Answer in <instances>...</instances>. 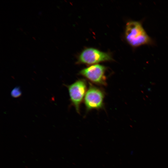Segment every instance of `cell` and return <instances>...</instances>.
<instances>
[{
  "label": "cell",
  "mask_w": 168,
  "mask_h": 168,
  "mask_svg": "<svg viewBox=\"0 0 168 168\" xmlns=\"http://www.w3.org/2000/svg\"><path fill=\"white\" fill-rule=\"evenodd\" d=\"M125 37L128 43L134 48L154 44L153 40L144 28L142 22L139 21H130L127 23Z\"/></svg>",
  "instance_id": "cell-1"
},
{
  "label": "cell",
  "mask_w": 168,
  "mask_h": 168,
  "mask_svg": "<svg viewBox=\"0 0 168 168\" xmlns=\"http://www.w3.org/2000/svg\"><path fill=\"white\" fill-rule=\"evenodd\" d=\"M89 87L84 99L87 112L100 110L104 107L105 94L102 89L89 83Z\"/></svg>",
  "instance_id": "cell-2"
},
{
  "label": "cell",
  "mask_w": 168,
  "mask_h": 168,
  "mask_svg": "<svg viewBox=\"0 0 168 168\" xmlns=\"http://www.w3.org/2000/svg\"><path fill=\"white\" fill-rule=\"evenodd\" d=\"M87 84L84 79H79L70 85H67L72 105L77 113H80V105L87 91Z\"/></svg>",
  "instance_id": "cell-3"
},
{
  "label": "cell",
  "mask_w": 168,
  "mask_h": 168,
  "mask_svg": "<svg viewBox=\"0 0 168 168\" xmlns=\"http://www.w3.org/2000/svg\"><path fill=\"white\" fill-rule=\"evenodd\" d=\"M106 70V68L103 65L93 64L82 69L79 74L94 84L105 86L107 85Z\"/></svg>",
  "instance_id": "cell-4"
},
{
  "label": "cell",
  "mask_w": 168,
  "mask_h": 168,
  "mask_svg": "<svg viewBox=\"0 0 168 168\" xmlns=\"http://www.w3.org/2000/svg\"><path fill=\"white\" fill-rule=\"evenodd\" d=\"M113 60L108 53L93 48H88L83 50L78 58V63L87 64H92Z\"/></svg>",
  "instance_id": "cell-5"
},
{
  "label": "cell",
  "mask_w": 168,
  "mask_h": 168,
  "mask_svg": "<svg viewBox=\"0 0 168 168\" xmlns=\"http://www.w3.org/2000/svg\"><path fill=\"white\" fill-rule=\"evenodd\" d=\"M11 94L13 98H16L19 97L21 95V91L19 87H14L11 91Z\"/></svg>",
  "instance_id": "cell-6"
}]
</instances>
